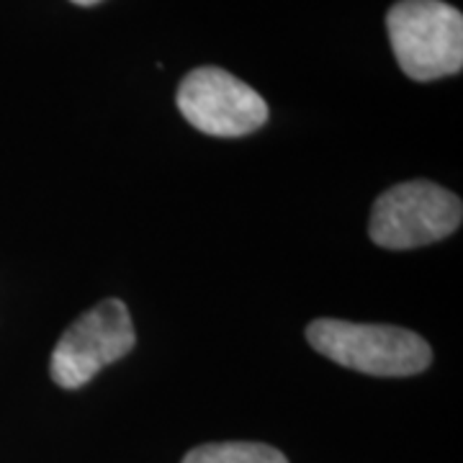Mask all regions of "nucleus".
<instances>
[{
  "mask_svg": "<svg viewBox=\"0 0 463 463\" xmlns=\"http://www.w3.org/2000/svg\"><path fill=\"white\" fill-rule=\"evenodd\" d=\"M386 32L399 67L417 83L458 75L463 67V16L443 0H399L386 14Z\"/></svg>",
  "mask_w": 463,
  "mask_h": 463,
  "instance_id": "nucleus-1",
  "label": "nucleus"
},
{
  "mask_svg": "<svg viewBox=\"0 0 463 463\" xmlns=\"http://www.w3.org/2000/svg\"><path fill=\"white\" fill-rule=\"evenodd\" d=\"M307 340L335 364L371 376H414L432 364L430 345L412 330L392 325H355L343 319H317Z\"/></svg>",
  "mask_w": 463,
  "mask_h": 463,
  "instance_id": "nucleus-2",
  "label": "nucleus"
},
{
  "mask_svg": "<svg viewBox=\"0 0 463 463\" xmlns=\"http://www.w3.org/2000/svg\"><path fill=\"white\" fill-rule=\"evenodd\" d=\"M461 219L458 196L430 181H410L376 199L368 234L379 248L414 250L450 237Z\"/></svg>",
  "mask_w": 463,
  "mask_h": 463,
  "instance_id": "nucleus-3",
  "label": "nucleus"
},
{
  "mask_svg": "<svg viewBox=\"0 0 463 463\" xmlns=\"http://www.w3.org/2000/svg\"><path fill=\"white\" fill-rule=\"evenodd\" d=\"M134 325L121 298H106L75 319L52 353V379L62 389H80L100 368L121 361L134 347Z\"/></svg>",
  "mask_w": 463,
  "mask_h": 463,
  "instance_id": "nucleus-4",
  "label": "nucleus"
},
{
  "mask_svg": "<svg viewBox=\"0 0 463 463\" xmlns=\"http://www.w3.org/2000/svg\"><path fill=\"white\" fill-rule=\"evenodd\" d=\"M183 118L209 137H245L268 121V103L258 90L222 67H196L178 88Z\"/></svg>",
  "mask_w": 463,
  "mask_h": 463,
  "instance_id": "nucleus-5",
  "label": "nucleus"
},
{
  "mask_svg": "<svg viewBox=\"0 0 463 463\" xmlns=\"http://www.w3.org/2000/svg\"><path fill=\"white\" fill-rule=\"evenodd\" d=\"M183 463H288V458L265 443H209L194 448Z\"/></svg>",
  "mask_w": 463,
  "mask_h": 463,
  "instance_id": "nucleus-6",
  "label": "nucleus"
},
{
  "mask_svg": "<svg viewBox=\"0 0 463 463\" xmlns=\"http://www.w3.org/2000/svg\"><path fill=\"white\" fill-rule=\"evenodd\" d=\"M70 3H75V5H96L100 0H70Z\"/></svg>",
  "mask_w": 463,
  "mask_h": 463,
  "instance_id": "nucleus-7",
  "label": "nucleus"
}]
</instances>
